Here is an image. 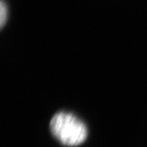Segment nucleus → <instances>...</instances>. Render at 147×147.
I'll return each mask as SVG.
<instances>
[{"mask_svg":"<svg viewBox=\"0 0 147 147\" xmlns=\"http://www.w3.org/2000/svg\"><path fill=\"white\" fill-rule=\"evenodd\" d=\"M50 131L59 143L68 147L83 144L89 134L85 122L67 111H59L53 115L50 122Z\"/></svg>","mask_w":147,"mask_h":147,"instance_id":"nucleus-1","label":"nucleus"},{"mask_svg":"<svg viewBox=\"0 0 147 147\" xmlns=\"http://www.w3.org/2000/svg\"><path fill=\"white\" fill-rule=\"evenodd\" d=\"M8 20V7L5 2L2 0L0 4V26L1 29L4 27Z\"/></svg>","mask_w":147,"mask_h":147,"instance_id":"nucleus-2","label":"nucleus"}]
</instances>
